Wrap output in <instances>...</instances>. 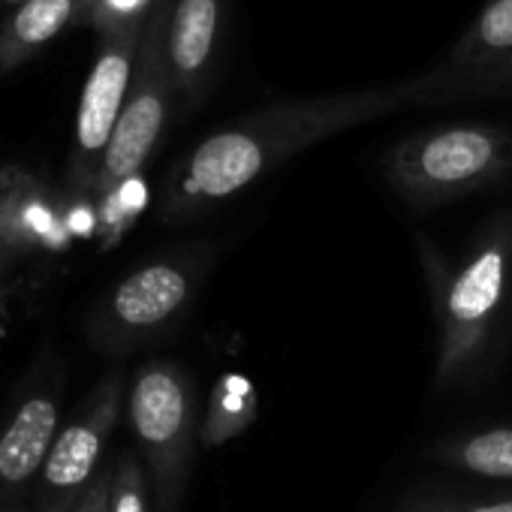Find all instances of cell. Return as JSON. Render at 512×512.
<instances>
[{
  "label": "cell",
  "mask_w": 512,
  "mask_h": 512,
  "mask_svg": "<svg viewBox=\"0 0 512 512\" xmlns=\"http://www.w3.org/2000/svg\"><path fill=\"white\" fill-rule=\"evenodd\" d=\"M410 106H425V76L377 88L278 100L238 115L202 136L172 166L160 196V220H196L308 148Z\"/></svg>",
  "instance_id": "cell-1"
},
{
  "label": "cell",
  "mask_w": 512,
  "mask_h": 512,
  "mask_svg": "<svg viewBox=\"0 0 512 512\" xmlns=\"http://www.w3.org/2000/svg\"><path fill=\"white\" fill-rule=\"evenodd\" d=\"M419 263L437 323V392H467L503 362L512 326V208L485 217L458 260L419 235Z\"/></svg>",
  "instance_id": "cell-2"
},
{
  "label": "cell",
  "mask_w": 512,
  "mask_h": 512,
  "mask_svg": "<svg viewBox=\"0 0 512 512\" xmlns=\"http://www.w3.org/2000/svg\"><path fill=\"white\" fill-rule=\"evenodd\" d=\"M398 199L434 211L512 181V124L449 121L407 133L383 160Z\"/></svg>",
  "instance_id": "cell-3"
},
{
  "label": "cell",
  "mask_w": 512,
  "mask_h": 512,
  "mask_svg": "<svg viewBox=\"0 0 512 512\" xmlns=\"http://www.w3.org/2000/svg\"><path fill=\"white\" fill-rule=\"evenodd\" d=\"M214 241L160 253L124 275L91 311L88 341L106 356H130L169 335L193 311L214 263Z\"/></svg>",
  "instance_id": "cell-4"
},
{
  "label": "cell",
  "mask_w": 512,
  "mask_h": 512,
  "mask_svg": "<svg viewBox=\"0 0 512 512\" xmlns=\"http://www.w3.org/2000/svg\"><path fill=\"white\" fill-rule=\"evenodd\" d=\"M130 428L148 473L157 512H178L202 428L199 389L172 359L145 362L127 389Z\"/></svg>",
  "instance_id": "cell-5"
},
{
  "label": "cell",
  "mask_w": 512,
  "mask_h": 512,
  "mask_svg": "<svg viewBox=\"0 0 512 512\" xmlns=\"http://www.w3.org/2000/svg\"><path fill=\"white\" fill-rule=\"evenodd\" d=\"M172 7H175V0H166L148 28V37H145L148 46L142 55V67L133 76L127 106H124V112L115 124V133L109 139V148L103 154V163L97 172V193H100L103 211L112 208L121 199V193L139 178L142 166L151 160L157 142L166 133L172 97L178 94L172 67H169Z\"/></svg>",
  "instance_id": "cell-6"
},
{
  "label": "cell",
  "mask_w": 512,
  "mask_h": 512,
  "mask_svg": "<svg viewBox=\"0 0 512 512\" xmlns=\"http://www.w3.org/2000/svg\"><path fill=\"white\" fill-rule=\"evenodd\" d=\"M124 410V374L106 371L79 410L61 425L37 479L40 512H73L103 470L106 443Z\"/></svg>",
  "instance_id": "cell-7"
},
{
  "label": "cell",
  "mask_w": 512,
  "mask_h": 512,
  "mask_svg": "<svg viewBox=\"0 0 512 512\" xmlns=\"http://www.w3.org/2000/svg\"><path fill=\"white\" fill-rule=\"evenodd\" d=\"M232 0H175L169 22V67L184 109H196L214 91Z\"/></svg>",
  "instance_id": "cell-8"
},
{
  "label": "cell",
  "mask_w": 512,
  "mask_h": 512,
  "mask_svg": "<svg viewBox=\"0 0 512 512\" xmlns=\"http://www.w3.org/2000/svg\"><path fill=\"white\" fill-rule=\"evenodd\" d=\"M130 85H133V46L118 43L97 58L79 100L76 166H79V181L85 187H97V172L109 148V139L115 133V124L127 106Z\"/></svg>",
  "instance_id": "cell-9"
},
{
  "label": "cell",
  "mask_w": 512,
  "mask_h": 512,
  "mask_svg": "<svg viewBox=\"0 0 512 512\" xmlns=\"http://www.w3.org/2000/svg\"><path fill=\"white\" fill-rule=\"evenodd\" d=\"M58 431V389L40 386L16 407V413L0 431V509H7L13 497H19L34 479H40Z\"/></svg>",
  "instance_id": "cell-10"
},
{
  "label": "cell",
  "mask_w": 512,
  "mask_h": 512,
  "mask_svg": "<svg viewBox=\"0 0 512 512\" xmlns=\"http://www.w3.org/2000/svg\"><path fill=\"white\" fill-rule=\"evenodd\" d=\"M0 235L13 256L61 253L73 238L67 211L40 187H19L16 181L0 190Z\"/></svg>",
  "instance_id": "cell-11"
},
{
  "label": "cell",
  "mask_w": 512,
  "mask_h": 512,
  "mask_svg": "<svg viewBox=\"0 0 512 512\" xmlns=\"http://www.w3.org/2000/svg\"><path fill=\"white\" fill-rule=\"evenodd\" d=\"M437 467L455 470L473 482L512 488V422L479 425L440 437L425 452Z\"/></svg>",
  "instance_id": "cell-12"
},
{
  "label": "cell",
  "mask_w": 512,
  "mask_h": 512,
  "mask_svg": "<svg viewBox=\"0 0 512 512\" xmlns=\"http://www.w3.org/2000/svg\"><path fill=\"white\" fill-rule=\"evenodd\" d=\"M256 416H260V395H256L250 377L238 371H226L214 380L208 392V404L202 410L199 443L205 449L226 446L238 434H244Z\"/></svg>",
  "instance_id": "cell-13"
},
{
  "label": "cell",
  "mask_w": 512,
  "mask_h": 512,
  "mask_svg": "<svg viewBox=\"0 0 512 512\" xmlns=\"http://www.w3.org/2000/svg\"><path fill=\"white\" fill-rule=\"evenodd\" d=\"M506 55H512V0H485L473 25L461 34V40L434 70L452 76L485 67Z\"/></svg>",
  "instance_id": "cell-14"
},
{
  "label": "cell",
  "mask_w": 512,
  "mask_h": 512,
  "mask_svg": "<svg viewBox=\"0 0 512 512\" xmlns=\"http://www.w3.org/2000/svg\"><path fill=\"white\" fill-rule=\"evenodd\" d=\"M392 512H512V488H458L446 482L410 485Z\"/></svg>",
  "instance_id": "cell-15"
},
{
  "label": "cell",
  "mask_w": 512,
  "mask_h": 512,
  "mask_svg": "<svg viewBox=\"0 0 512 512\" xmlns=\"http://www.w3.org/2000/svg\"><path fill=\"white\" fill-rule=\"evenodd\" d=\"M422 76H425V106L506 97V94H512V55L497 58L476 70L452 73V76H443L434 67L425 70Z\"/></svg>",
  "instance_id": "cell-16"
},
{
  "label": "cell",
  "mask_w": 512,
  "mask_h": 512,
  "mask_svg": "<svg viewBox=\"0 0 512 512\" xmlns=\"http://www.w3.org/2000/svg\"><path fill=\"white\" fill-rule=\"evenodd\" d=\"M73 16V0H28L16 16V37L28 46L52 40Z\"/></svg>",
  "instance_id": "cell-17"
},
{
  "label": "cell",
  "mask_w": 512,
  "mask_h": 512,
  "mask_svg": "<svg viewBox=\"0 0 512 512\" xmlns=\"http://www.w3.org/2000/svg\"><path fill=\"white\" fill-rule=\"evenodd\" d=\"M148 473L136 452H121L112 464L109 512H148Z\"/></svg>",
  "instance_id": "cell-18"
},
{
  "label": "cell",
  "mask_w": 512,
  "mask_h": 512,
  "mask_svg": "<svg viewBox=\"0 0 512 512\" xmlns=\"http://www.w3.org/2000/svg\"><path fill=\"white\" fill-rule=\"evenodd\" d=\"M109 497H112V464L97 473V479L88 485V491L82 494L73 512H109Z\"/></svg>",
  "instance_id": "cell-19"
},
{
  "label": "cell",
  "mask_w": 512,
  "mask_h": 512,
  "mask_svg": "<svg viewBox=\"0 0 512 512\" xmlns=\"http://www.w3.org/2000/svg\"><path fill=\"white\" fill-rule=\"evenodd\" d=\"M10 247H7V241H4V235H0V266H4V260H10Z\"/></svg>",
  "instance_id": "cell-20"
},
{
  "label": "cell",
  "mask_w": 512,
  "mask_h": 512,
  "mask_svg": "<svg viewBox=\"0 0 512 512\" xmlns=\"http://www.w3.org/2000/svg\"><path fill=\"white\" fill-rule=\"evenodd\" d=\"M0 512H25L22 506H7V509H0Z\"/></svg>",
  "instance_id": "cell-21"
},
{
  "label": "cell",
  "mask_w": 512,
  "mask_h": 512,
  "mask_svg": "<svg viewBox=\"0 0 512 512\" xmlns=\"http://www.w3.org/2000/svg\"><path fill=\"white\" fill-rule=\"evenodd\" d=\"M7 4H28V0H7Z\"/></svg>",
  "instance_id": "cell-22"
},
{
  "label": "cell",
  "mask_w": 512,
  "mask_h": 512,
  "mask_svg": "<svg viewBox=\"0 0 512 512\" xmlns=\"http://www.w3.org/2000/svg\"><path fill=\"white\" fill-rule=\"evenodd\" d=\"M0 314H4V293H0Z\"/></svg>",
  "instance_id": "cell-23"
}]
</instances>
